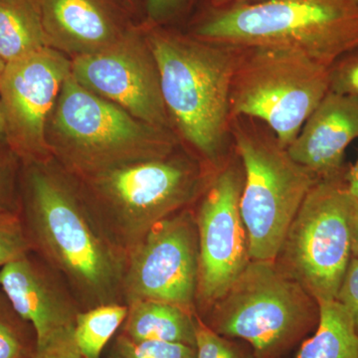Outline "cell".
<instances>
[{
	"mask_svg": "<svg viewBox=\"0 0 358 358\" xmlns=\"http://www.w3.org/2000/svg\"><path fill=\"white\" fill-rule=\"evenodd\" d=\"M20 217L31 251L62 275L82 310L124 303L127 258L92 215L77 179L55 159L21 164Z\"/></svg>",
	"mask_w": 358,
	"mask_h": 358,
	"instance_id": "1",
	"label": "cell"
},
{
	"mask_svg": "<svg viewBox=\"0 0 358 358\" xmlns=\"http://www.w3.org/2000/svg\"><path fill=\"white\" fill-rule=\"evenodd\" d=\"M147 39L171 124L216 166L229 133L231 86L241 49L159 30Z\"/></svg>",
	"mask_w": 358,
	"mask_h": 358,
	"instance_id": "2",
	"label": "cell"
},
{
	"mask_svg": "<svg viewBox=\"0 0 358 358\" xmlns=\"http://www.w3.org/2000/svg\"><path fill=\"white\" fill-rule=\"evenodd\" d=\"M52 157L78 179L115 167L169 157L178 148L173 129L136 119L115 103L66 79L46 129Z\"/></svg>",
	"mask_w": 358,
	"mask_h": 358,
	"instance_id": "3",
	"label": "cell"
},
{
	"mask_svg": "<svg viewBox=\"0 0 358 358\" xmlns=\"http://www.w3.org/2000/svg\"><path fill=\"white\" fill-rule=\"evenodd\" d=\"M194 37L239 49H289L333 67L339 57L358 50V1L262 0L211 8Z\"/></svg>",
	"mask_w": 358,
	"mask_h": 358,
	"instance_id": "4",
	"label": "cell"
},
{
	"mask_svg": "<svg viewBox=\"0 0 358 358\" xmlns=\"http://www.w3.org/2000/svg\"><path fill=\"white\" fill-rule=\"evenodd\" d=\"M76 179L92 215L126 258L155 224L189 208L210 180L199 160L176 152Z\"/></svg>",
	"mask_w": 358,
	"mask_h": 358,
	"instance_id": "5",
	"label": "cell"
},
{
	"mask_svg": "<svg viewBox=\"0 0 358 358\" xmlns=\"http://www.w3.org/2000/svg\"><path fill=\"white\" fill-rule=\"evenodd\" d=\"M244 171L240 212L251 261H275L289 225L319 179L292 159L274 134L249 117H231Z\"/></svg>",
	"mask_w": 358,
	"mask_h": 358,
	"instance_id": "6",
	"label": "cell"
},
{
	"mask_svg": "<svg viewBox=\"0 0 358 358\" xmlns=\"http://www.w3.org/2000/svg\"><path fill=\"white\" fill-rule=\"evenodd\" d=\"M206 315L220 336L247 341L257 358H273L317 324L319 305L275 261H251Z\"/></svg>",
	"mask_w": 358,
	"mask_h": 358,
	"instance_id": "7",
	"label": "cell"
},
{
	"mask_svg": "<svg viewBox=\"0 0 358 358\" xmlns=\"http://www.w3.org/2000/svg\"><path fill=\"white\" fill-rule=\"evenodd\" d=\"M331 67L301 52L241 49L230 94L231 117L263 122L288 148L331 86Z\"/></svg>",
	"mask_w": 358,
	"mask_h": 358,
	"instance_id": "8",
	"label": "cell"
},
{
	"mask_svg": "<svg viewBox=\"0 0 358 358\" xmlns=\"http://www.w3.org/2000/svg\"><path fill=\"white\" fill-rule=\"evenodd\" d=\"M346 173L313 185L279 253L282 268L317 303L336 300L352 259V221L358 201L348 190Z\"/></svg>",
	"mask_w": 358,
	"mask_h": 358,
	"instance_id": "9",
	"label": "cell"
},
{
	"mask_svg": "<svg viewBox=\"0 0 358 358\" xmlns=\"http://www.w3.org/2000/svg\"><path fill=\"white\" fill-rule=\"evenodd\" d=\"M199 270L196 219L185 208L155 224L129 252L122 281L124 305L160 301L196 313Z\"/></svg>",
	"mask_w": 358,
	"mask_h": 358,
	"instance_id": "10",
	"label": "cell"
},
{
	"mask_svg": "<svg viewBox=\"0 0 358 358\" xmlns=\"http://www.w3.org/2000/svg\"><path fill=\"white\" fill-rule=\"evenodd\" d=\"M243 185L242 164H227L210 178L194 211L199 240L196 313L200 317L222 298L251 262L240 212Z\"/></svg>",
	"mask_w": 358,
	"mask_h": 358,
	"instance_id": "11",
	"label": "cell"
},
{
	"mask_svg": "<svg viewBox=\"0 0 358 358\" xmlns=\"http://www.w3.org/2000/svg\"><path fill=\"white\" fill-rule=\"evenodd\" d=\"M70 75L71 59L50 47L7 63L0 74L6 145L21 164L53 159L47 124Z\"/></svg>",
	"mask_w": 358,
	"mask_h": 358,
	"instance_id": "12",
	"label": "cell"
},
{
	"mask_svg": "<svg viewBox=\"0 0 358 358\" xmlns=\"http://www.w3.org/2000/svg\"><path fill=\"white\" fill-rule=\"evenodd\" d=\"M71 76L136 119L159 128H173L154 53L147 36L136 30H129L102 51L71 59Z\"/></svg>",
	"mask_w": 358,
	"mask_h": 358,
	"instance_id": "13",
	"label": "cell"
},
{
	"mask_svg": "<svg viewBox=\"0 0 358 358\" xmlns=\"http://www.w3.org/2000/svg\"><path fill=\"white\" fill-rule=\"evenodd\" d=\"M0 289L34 329L38 348L74 329L83 310L62 275L33 251L0 268Z\"/></svg>",
	"mask_w": 358,
	"mask_h": 358,
	"instance_id": "14",
	"label": "cell"
},
{
	"mask_svg": "<svg viewBox=\"0 0 358 358\" xmlns=\"http://www.w3.org/2000/svg\"><path fill=\"white\" fill-rule=\"evenodd\" d=\"M358 138V96L329 91L287 148L317 179L341 176L346 148Z\"/></svg>",
	"mask_w": 358,
	"mask_h": 358,
	"instance_id": "15",
	"label": "cell"
},
{
	"mask_svg": "<svg viewBox=\"0 0 358 358\" xmlns=\"http://www.w3.org/2000/svg\"><path fill=\"white\" fill-rule=\"evenodd\" d=\"M47 46L75 58L102 51L129 31L110 0H34Z\"/></svg>",
	"mask_w": 358,
	"mask_h": 358,
	"instance_id": "16",
	"label": "cell"
},
{
	"mask_svg": "<svg viewBox=\"0 0 358 358\" xmlns=\"http://www.w3.org/2000/svg\"><path fill=\"white\" fill-rule=\"evenodd\" d=\"M196 313L166 301L141 300L128 305L120 334L134 341L178 343L195 348Z\"/></svg>",
	"mask_w": 358,
	"mask_h": 358,
	"instance_id": "17",
	"label": "cell"
},
{
	"mask_svg": "<svg viewBox=\"0 0 358 358\" xmlns=\"http://www.w3.org/2000/svg\"><path fill=\"white\" fill-rule=\"evenodd\" d=\"M315 334L296 358H358V333L352 315L336 300L320 301Z\"/></svg>",
	"mask_w": 358,
	"mask_h": 358,
	"instance_id": "18",
	"label": "cell"
},
{
	"mask_svg": "<svg viewBox=\"0 0 358 358\" xmlns=\"http://www.w3.org/2000/svg\"><path fill=\"white\" fill-rule=\"evenodd\" d=\"M47 46L34 0H0V59L6 64Z\"/></svg>",
	"mask_w": 358,
	"mask_h": 358,
	"instance_id": "19",
	"label": "cell"
},
{
	"mask_svg": "<svg viewBox=\"0 0 358 358\" xmlns=\"http://www.w3.org/2000/svg\"><path fill=\"white\" fill-rule=\"evenodd\" d=\"M128 315L124 303H105L78 315L74 338L83 358H101L103 350L121 329Z\"/></svg>",
	"mask_w": 358,
	"mask_h": 358,
	"instance_id": "20",
	"label": "cell"
},
{
	"mask_svg": "<svg viewBox=\"0 0 358 358\" xmlns=\"http://www.w3.org/2000/svg\"><path fill=\"white\" fill-rule=\"evenodd\" d=\"M37 348L34 329L0 289V358H31Z\"/></svg>",
	"mask_w": 358,
	"mask_h": 358,
	"instance_id": "21",
	"label": "cell"
},
{
	"mask_svg": "<svg viewBox=\"0 0 358 358\" xmlns=\"http://www.w3.org/2000/svg\"><path fill=\"white\" fill-rule=\"evenodd\" d=\"M193 346L166 341H134L124 334L115 336L108 358H195Z\"/></svg>",
	"mask_w": 358,
	"mask_h": 358,
	"instance_id": "22",
	"label": "cell"
},
{
	"mask_svg": "<svg viewBox=\"0 0 358 358\" xmlns=\"http://www.w3.org/2000/svg\"><path fill=\"white\" fill-rule=\"evenodd\" d=\"M29 251L20 213H0V268Z\"/></svg>",
	"mask_w": 358,
	"mask_h": 358,
	"instance_id": "23",
	"label": "cell"
},
{
	"mask_svg": "<svg viewBox=\"0 0 358 358\" xmlns=\"http://www.w3.org/2000/svg\"><path fill=\"white\" fill-rule=\"evenodd\" d=\"M20 162L13 152L0 150V213H20Z\"/></svg>",
	"mask_w": 358,
	"mask_h": 358,
	"instance_id": "24",
	"label": "cell"
},
{
	"mask_svg": "<svg viewBox=\"0 0 358 358\" xmlns=\"http://www.w3.org/2000/svg\"><path fill=\"white\" fill-rule=\"evenodd\" d=\"M195 327V358H245L236 345L214 331L197 315Z\"/></svg>",
	"mask_w": 358,
	"mask_h": 358,
	"instance_id": "25",
	"label": "cell"
},
{
	"mask_svg": "<svg viewBox=\"0 0 358 358\" xmlns=\"http://www.w3.org/2000/svg\"><path fill=\"white\" fill-rule=\"evenodd\" d=\"M31 358H83L74 338V329L54 336L44 345L37 348Z\"/></svg>",
	"mask_w": 358,
	"mask_h": 358,
	"instance_id": "26",
	"label": "cell"
},
{
	"mask_svg": "<svg viewBox=\"0 0 358 358\" xmlns=\"http://www.w3.org/2000/svg\"><path fill=\"white\" fill-rule=\"evenodd\" d=\"M329 91L358 96V57L346 59L331 67Z\"/></svg>",
	"mask_w": 358,
	"mask_h": 358,
	"instance_id": "27",
	"label": "cell"
},
{
	"mask_svg": "<svg viewBox=\"0 0 358 358\" xmlns=\"http://www.w3.org/2000/svg\"><path fill=\"white\" fill-rule=\"evenodd\" d=\"M336 300L350 313L358 333V258L350 260Z\"/></svg>",
	"mask_w": 358,
	"mask_h": 358,
	"instance_id": "28",
	"label": "cell"
},
{
	"mask_svg": "<svg viewBox=\"0 0 358 358\" xmlns=\"http://www.w3.org/2000/svg\"><path fill=\"white\" fill-rule=\"evenodd\" d=\"M183 0H147V8L150 20H166L176 13Z\"/></svg>",
	"mask_w": 358,
	"mask_h": 358,
	"instance_id": "29",
	"label": "cell"
},
{
	"mask_svg": "<svg viewBox=\"0 0 358 358\" xmlns=\"http://www.w3.org/2000/svg\"><path fill=\"white\" fill-rule=\"evenodd\" d=\"M345 178L350 194L358 201V157L357 162L352 166L348 167Z\"/></svg>",
	"mask_w": 358,
	"mask_h": 358,
	"instance_id": "30",
	"label": "cell"
},
{
	"mask_svg": "<svg viewBox=\"0 0 358 358\" xmlns=\"http://www.w3.org/2000/svg\"><path fill=\"white\" fill-rule=\"evenodd\" d=\"M258 1H262V0H210L211 8L213 9L229 8V7L243 6V4Z\"/></svg>",
	"mask_w": 358,
	"mask_h": 358,
	"instance_id": "31",
	"label": "cell"
},
{
	"mask_svg": "<svg viewBox=\"0 0 358 358\" xmlns=\"http://www.w3.org/2000/svg\"><path fill=\"white\" fill-rule=\"evenodd\" d=\"M352 258H358V202L352 221Z\"/></svg>",
	"mask_w": 358,
	"mask_h": 358,
	"instance_id": "32",
	"label": "cell"
},
{
	"mask_svg": "<svg viewBox=\"0 0 358 358\" xmlns=\"http://www.w3.org/2000/svg\"><path fill=\"white\" fill-rule=\"evenodd\" d=\"M2 141H6V127L3 108H2L1 99H0V143Z\"/></svg>",
	"mask_w": 358,
	"mask_h": 358,
	"instance_id": "33",
	"label": "cell"
},
{
	"mask_svg": "<svg viewBox=\"0 0 358 358\" xmlns=\"http://www.w3.org/2000/svg\"><path fill=\"white\" fill-rule=\"evenodd\" d=\"M4 67H6V63L0 59V74H1L2 71H3Z\"/></svg>",
	"mask_w": 358,
	"mask_h": 358,
	"instance_id": "34",
	"label": "cell"
},
{
	"mask_svg": "<svg viewBox=\"0 0 358 358\" xmlns=\"http://www.w3.org/2000/svg\"><path fill=\"white\" fill-rule=\"evenodd\" d=\"M129 1L133 2V1H134V0H129Z\"/></svg>",
	"mask_w": 358,
	"mask_h": 358,
	"instance_id": "35",
	"label": "cell"
},
{
	"mask_svg": "<svg viewBox=\"0 0 358 358\" xmlns=\"http://www.w3.org/2000/svg\"><path fill=\"white\" fill-rule=\"evenodd\" d=\"M357 1H358V0H357Z\"/></svg>",
	"mask_w": 358,
	"mask_h": 358,
	"instance_id": "36",
	"label": "cell"
}]
</instances>
